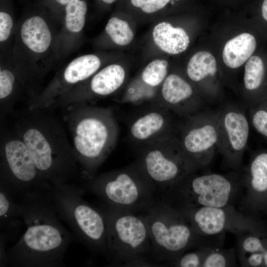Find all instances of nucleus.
I'll list each match as a JSON object with an SVG mask.
<instances>
[{"label": "nucleus", "mask_w": 267, "mask_h": 267, "mask_svg": "<svg viewBox=\"0 0 267 267\" xmlns=\"http://www.w3.org/2000/svg\"><path fill=\"white\" fill-rule=\"evenodd\" d=\"M19 200L26 229L6 253L5 265L64 266L66 251L75 238L60 222L48 190L23 194Z\"/></svg>", "instance_id": "f257e3e1"}, {"label": "nucleus", "mask_w": 267, "mask_h": 267, "mask_svg": "<svg viewBox=\"0 0 267 267\" xmlns=\"http://www.w3.org/2000/svg\"><path fill=\"white\" fill-rule=\"evenodd\" d=\"M11 115V128L27 146L45 181L51 186L81 182V169L65 125L54 110L26 106Z\"/></svg>", "instance_id": "f03ea898"}, {"label": "nucleus", "mask_w": 267, "mask_h": 267, "mask_svg": "<svg viewBox=\"0 0 267 267\" xmlns=\"http://www.w3.org/2000/svg\"><path fill=\"white\" fill-rule=\"evenodd\" d=\"M60 109L71 137L82 180L90 178L96 175L117 143L119 129L113 111L109 107L87 103Z\"/></svg>", "instance_id": "7ed1b4c3"}, {"label": "nucleus", "mask_w": 267, "mask_h": 267, "mask_svg": "<svg viewBox=\"0 0 267 267\" xmlns=\"http://www.w3.org/2000/svg\"><path fill=\"white\" fill-rule=\"evenodd\" d=\"M144 214L154 261L167 263L187 251L204 246L222 247L224 234L212 236L198 234L178 209L160 198Z\"/></svg>", "instance_id": "20e7f679"}, {"label": "nucleus", "mask_w": 267, "mask_h": 267, "mask_svg": "<svg viewBox=\"0 0 267 267\" xmlns=\"http://www.w3.org/2000/svg\"><path fill=\"white\" fill-rule=\"evenodd\" d=\"M188 174L159 198L177 209L238 206L243 196L242 171Z\"/></svg>", "instance_id": "39448f33"}, {"label": "nucleus", "mask_w": 267, "mask_h": 267, "mask_svg": "<svg viewBox=\"0 0 267 267\" xmlns=\"http://www.w3.org/2000/svg\"><path fill=\"white\" fill-rule=\"evenodd\" d=\"M79 184L85 192L96 195L104 203L132 212L144 211L159 198L156 187L137 161L83 179Z\"/></svg>", "instance_id": "423d86ee"}, {"label": "nucleus", "mask_w": 267, "mask_h": 267, "mask_svg": "<svg viewBox=\"0 0 267 267\" xmlns=\"http://www.w3.org/2000/svg\"><path fill=\"white\" fill-rule=\"evenodd\" d=\"M99 209L105 219L107 257L113 266H151L152 248L143 216L105 203Z\"/></svg>", "instance_id": "0eeeda50"}, {"label": "nucleus", "mask_w": 267, "mask_h": 267, "mask_svg": "<svg viewBox=\"0 0 267 267\" xmlns=\"http://www.w3.org/2000/svg\"><path fill=\"white\" fill-rule=\"evenodd\" d=\"M60 220L69 226L75 240L93 253L107 256V229L104 215L83 198L85 191L80 184L69 182L52 186L48 190Z\"/></svg>", "instance_id": "6e6552de"}, {"label": "nucleus", "mask_w": 267, "mask_h": 267, "mask_svg": "<svg viewBox=\"0 0 267 267\" xmlns=\"http://www.w3.org/2000/svg\"><path fill=\"white\" fill-rule=\"evenodd\" d=\"M0 185L19 196L52 186L42 177L24 142L0 123Z\"/></svg>", "instance_id": "1a4fd4ad"}, {"label": "nucleus", "mask_w": 267, "mask_h": 267, "mask_svg": "<svg viewBox=\"0 0 267 267\" xmlns=\"http://www.w3.org/2000/svg\"><path fill=\"white\" fill-rule=\"evenodd\" d=\"M137 162L156 187L159 197L185 176L198 171L175 134L148 144Z\"/></svg>", "instance_id": "9d476101"}, {"label": "nucleus", "mask_w": 267, "mask_h": 267, "mask_svg": "<svg viewBox=\"0 0 267 267\" xmlns=\"http://www.w3.org/2000/svg\"><path fill=\"white\" fill-rule=\"evenodd\" d=\"M179 126L180 145L198 171L208 167L217 148L218 110H202L184 118Z\"/></svg>", "instance_id": "9b49d317"}, {"label": "nucleus", "mask_w": 267, "mask_h": 267, "mask_svg": "<svg viewBox=\"0 0 267 267\" xmlns=\"http://www.w3.org/2000/svg\"><path fill=\"white\" fill-rule=\"evenodd\" d=\"M178 209L193 230L202 236H216L226 231L235 235L249 230L267 228L258 217L246 214L235 206Z\"/></svg>", "instance_id": "f8f14e48"}, {"label": "nucleus", "mask_w": 267, "mask_h": 267, "mask_svg": "<svg viewBox=\"0 0 267 267\" xmlns=\"http://www.w3.org/2000/svg\"><path fill=\"white\" fill-rule=\"evenodd\" d=\"M250 123L240 106L232 103L218 110L217 149L223 163L232 171L243 170V158L250 135Z\"/></svg>", "instance_id": "ddd939ff"}, {"label": "nucleus", "mask_w": 267, "mask_h": 267, "mask_svg": "<svg viewBox=\"0 0 267 267\" xmlns=\"http://www.w3.org/2000/svg\"><path fill=\"white\" fill-rule=\"evenodd\" d=\"M242 171L244 192L237 208L258 217L267 211V149L255 152Z\"/></svg>", "instance_id": "4468645a"}, {"label": "nucleus", "mask_w": 267, "mask_h": 267, "mask_svg": "<svg viewBox=\"0 0 267 267\" xmlns=\"http://www.w3.org/2000/svg\"><path fill=\"white\" fill-rule=\"evenodd\" d=\"M186 75L206 102L222 98L224 78L211 52L200 50L194 54L188 62Z\"/></svg>", "instance_id": "2eb2a0df"}, {"label": "nucleus", "mask_w": 267, "mask_h": 267, "mask_svg": "<svg viewBox=\"0 0 267 267\" xmlns=\"http://www.w3.org/2000/svg\"><path fill=\"white\" fill-rule=\"evenodd\" d=\"M163 107L182 118L203 110L206 102L197 89L180 75H168L162 85Z\"/></svg>", "instance_id": "dca6fc26"}, {"label": "nucleus", "mask_w": 267, "mask_h": 267, "mask_svg": "<svg viewBox=\"0 0 267 267\" xmlns=\"http://www.w3.org/2000/svg\"><path fill=\"white\" fill-rule=\"evenodd\" d=\"M169 110L158 105L135 118L130 135L135 142L149 144L175 135V126Z\"/></svg>", "instance_id": "f3484780"}, {"label": "nucleus", "mask_w": 267, "mask_h": 267, "mask_svg": "<svg viewBox=\"0 0 267 267\" xmlns=\"http://www.w3.org/2000/svg\"><path fill=\"white\" fill-rule=\"evenodd\" d=\"M262 49L244 64L243 96L249 109L267 99V59Z\"/></svg>", "instance_id": "a211bd4d"}, {"label": "nucleus", "mask_w": 267, "mask_h": 267, "mask_svg": "<svg viewBox=\"0 0 267 267\" xmlns=\"http://www.w3.org/2000/svg\"><path fill=\"white\" fill-rule=\"evenodd\" d=\"M265 39L258 28L254 31L241 32L231 37L222 49L223 64L230 70L238 69L260 49L261 42Z\"/></svg>", "instance_id": "6ab92c4d"}, {"label": "nucleus", "mask_w": 267, "mask_h": 267, "mask_svg": "<svg viewBox=\"0 0 267 267\" xmlns=\"http://www.w3.org/2000/svg\"><path fill=\"white\" fill-rule=\"evenodd\" d=\"M236 253L241 266L267 267V228L235 235Z\"/></svg>", "instance_id": "aec40b11"}, {"label": "nucleus", "mask_w": 267, "mask_h": 267, "mask_svg": "<svg viewBox=\"0 0 267 267\" xmlns=\"http://www.w3.org/2000/svg\"><path fill=\"white\" fill-rule=\"evenodd\" d=\"M23 226L19 197L0 185V241L15 240Z\"/></svg>", "instance_id": "412c9836"}, {"label": "nucleus", "mask_w": 267, "mask_h": 267, "mask_svg": "<svg viewBox=\"0 0 267 267\" xmlns=\"http://www.w3.org/2000/svg\"><path fill=\"white\" fill-rule=\"evenodd\" d=\"M153 38L157 46L170 54H178L185 51L190 44V38L185 30L175 27L169 22L157 24L153 30Z\"/></svg>", "instance_id": "4be33fe9"}, {"label": "nucleus", "mask_w": 267, "mask_h": 267, "mask_svg": "<svg viewBox=\"0 0 267 267\" xmlns=\"http://www.w3.org/2000/svg\"><path fill=\"white\" fill-rule=\"evenodd\" d=\"M125 76V70L118 64H111L104 68L91 79L89 86L90 94L85 103H88L93 96L103 97L113 93L123 84Z\"/></svg>", "instance_id": "5701e85b"}, {"label": "nucleus", "mask_w": 267, "mask_h": 267, "mask_svg": "<svg viewBox=\"0 0 267 267\" xmlns=\"http://www.w3.org/2000/svg\"><path fill=\"white\" fill-rule=\"evenodd\" d=\"M21 37L23 43L36 53L45 52L49 47L51 36L44 19L34 15L26 19L21 28Z\"/></svg>", "instance_id": "b1692460"}, {"label": "nucleus", "mask_w": 267, "mask_h": 267, "mask_svg": "<svg viewBox=\"0 0 267 267\" xmlns=\"http://www.w3.org/2000/svg\"><path fill=\"white\" fill-rule=\"evenodd\" d=\"M66 28L77 33L83 28L87 11V4L84 0H72L64 7Z\"/></svg>", "instance_id": "393cba45"}, {"label": "nucleus", "mask_w": 267, "mask_h": 267, "mask_svg": "<svg viewBox=\"0 0 267 267\" xmlns=\"http://www.w3.org/2000/svg\"><path fill=\"white\" fill-rule=\"evenodd\" d=\"M236 257L235 248L212 247L205 257L202 267H235Z\"/></svg>", "instance_id": "a878e982"}, {"label": "nucleus", "mask_w": 267, "mask_h": 267, "mask_svg": "<svg viewBox=\"0 0 267 267\" xmlns=\"http://www.w3.org/2000/svg\"><path fill=\"white\" fill-rule=\"evenodd\" d=\"M105 30L111 40L119 45H127L133 40L134 34L128 23L116 17L108 21Z\"/></svg>", "instance_id": "bb28decb"}, {"label": "nucleus", "mask_w": 267, "mask_h": 267, "mask_svg": "<svg viewBox=\"0 0 267 267\" xmlns=\"http://www.w3.org/2000/svg\"><path fill=\"white\" fill-rule=\"evenodd\" d=\"M168 63L165 60L156 59L150 62L141 74V79L147 85L154 87L163 83L168 73Z\"/></svg>", "instance_id": "cd10ccee"}, {"label": "nucleus", "mask_w": 267, "mask_h": 267, "mask_svg": "<svg viewBox=\"0 0 267 267\" xmlns=\"http://www.w3.org/2000/svg\"><path fill=\"white\" fill-rule=\"evenodd\" d=\"M214 246H204L187 251L174 261L166 263L172 267H202L207 254Z\"/></svg>", "instance_id": "c85d7f7f"}, {"label": "nucleus", "mask_w": 267, "mask_h": 267, "mask_svg": "<svg viewBox=\"0 0 267 267\" xmlns=\"http://www.w3.org/2000/svg\"><path fill=\"white\" fill-rule=\"evenodd\" d=\"M249 109L250 125L267 140V99Z\"/></svg>", "instance_id": "c756f323"}, {"label": "nucleus", "mask_w": 267, "mask_h": 267, "mask_svg": "<svg viewBox=\"0 0 267 267\" xmlns=\"http://www.w3.org/2000/svg\"><path fill=\"white\" fill-rule=\"evenodd\" d=\"M131 1L133 5L140 8L143 12L151 13L164 7L170 0H131Z\"/></svg>", "instance_id": "7c9ffc66"}, {"label": "nucleus", "mask_w": 267, "mask_h": 267, "mask_svg": "<svg viewBox=\"0 0 267 267\" xmlns=\"http://www.w3.org/2000/svg\"><path fill=\"white\" fill-rule=\"evenodd\" d=\"M13 27V20L7 12L1 11L0 12V41L6 40L9 37Z\"/></svg>", "instance_id": "2f4dec72"}, {"label": "nucleus", "mask_w": 267, "mask_h": 267, "mask_svg": "<svg viewBox=\"0 0 267 267\" xmlns=\"http://www.w3.org/2000/svg\"><path fill=\"white\" fill-rule=\"evenodd\" d=\"M255 26L267 38V0H263L262 2L259 16Z\"/></svg>", "instance_id": "473e14b6"}, {"label": "nucleus", "mask_w": 267, "mask_h": 267, "mask_svg": "<svg viewBox=\"0 0 267 267\" xmlns=\"http://www.w3.org/2000/svg\"><path fill=\"white\" fill-rule=\"evenodd\" d=\"M71 0H52L53 2H54L59 6H63L64 7Z\"/></svg>", "instance_id": "72a5a7b5"}, {"label": "nucleus", "mask_w": 267, "mask_h": 267, "mask_svg": "<svg viewBox=\"0 0 267 267\" xmlns=\"http://www.w3.org/2000/svg\"><path fill=\"white\" fill-rule=\"evenodd\" d=\"M104 2L107 4H111L114 2L116 0H102Z\"/></svg>", "instance_id": "f704fd0d"}, {"label": "nucleus", "mask_w": 267, "mask_h": 267, "mask_svg": "<svg viewBox=\"0 0 267 267\" xmlns=\"http://www.w3.org/2000/svg\"><path fill=\"white\" fill-rule=\"evenodd\" d=\"M266 57H267V53H266Z\"/></svg>", "instance_id": "c9c22d12"}, {"label": "nucleus", "mask_w": 267, "mask_h": 267, "mask_svg": "<svg viewBox=\"0 0 267 267\" xmlns=\"http://www.w3.org/2000/svg\"><path fill=\"white\" fill-rule=\"evenodd\" d=\"M266 213H267V211L266 212Z\"/></svg>", "instance_id": "e433bc0d"}]
</instances>
